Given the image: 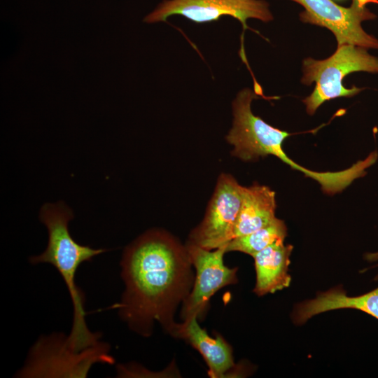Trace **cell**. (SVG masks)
Segmentation results:
<instances>
[{"instance_id":"obj_1","label":"cell","mask_w":378,"mask_h":378,"mask_svg":"<svg viewBox=\"0 0 378 378\" xmlns=\"http://www.w3.org/2000/svg\"><path fill=\"white\" fill-rule=\"evenodd\" d=\"M120 265L125 290L117 308L122 319L143 336H150L154 321L171 334L175 309L195 280L186 245L165 230L151 229L126 247Z\"/></svg>"},{"instance_id":"obj_2","label":"cell","mask_w":378,"mask_h":378,"mask_svg":"<svg viewBox=\"0 0 378 378\" xmlns=\"http://www.w3.org/2000/svg\"><path fill=\"white\" fill-rule=\"evenodd\" d=\"M40 220L46 226L48 241L41 254L32 256V264L49 263L59 272L68 288L74 306V321L68 344L80 352L99 344V333L91 332L85 321L84 296L76 284V274L84 262L105 252L77 243L71 236L68 224L74 218L73 213L62 201L45 204L41 209Z\"/></svg>"},{"instance_id":"obj_3","label":"cell","mask_w":378,"mask_h":378,"mask_svg":"<svg viewBox=\"0 0 378 378\" xmlns=\"http://www.w3.org/2000/svg\"><path fill=\"white\" fill-rule=\"evenodd\" d=\"M368 49L350 44L337 46L328 58L316 60L310 57L302 62V83H316L310 95L302 100L309 115H313L326 101L341 97H351L363 88L342 85L344 78L356 71L378 74V57L368 52Z\"/></svg>"},{"instance_id":"obj_4","label":"cell","mask_w":378,"mask_h":378,"mask_svg":"<svg viewBox=\"0 0 378 378\" xmlns=\"http://www.w3.org/2000/svg\"><path fill=\"white\" fill-rule=\"evenodd\" d=\"M259 98L255 91L246 88L238 92L232 102V127L225 137L233 146L232 155L244 162L274 155L305 176H313L314 171L297 164L283 150V142L290 134L271 126L253 113L251 102Z\"/></svg>"},{"instance_id":"obj_5","label":"cell","mask_w":378,"mask_h":378,"mask_svg":"<svg viewBox=\"0 0 378 378\" xmlns=\"http://www.w3.org/2000/svg\"><path fill=\"white\" fill-rule=\"evenodd\" d=\"M105 344L76 352L67 343L66 337L57 335L41 337L32 347L20 377H85L96 363L113 364Z\"/></svg>"},{"instance_id":"obj_6","label":"cell","mask_w":378,"mask_h":378,"mask_svg":"<svg viewBox=\"0 0 378 378\" xmlns=\"http://www.w3.org/2000/svg\"><path fill=\"white\" fill-rule=\"evenodd\" d=\"M304 10L300 14L302 22L326 27L335 35L337 46L350 44L366 49H378V39L365 31L361 23L374 20L376 15L367 4L378 0H352L349 7L338 5L334 0H291Z\"/></svg>"},{"instance_id":"obj_7","label":"cell","mask_w":378,"mask_h":378,"mask_svg":"<svg viewBox=\"0 0 378 378\" xmlns=\"http://www.w3.org/2000/svg\"><path fill=\"white\" fill-rule=\"evenodd\" d=\"M243 189L232 175L221 173L204 217L190 232L188 242L208 250L227 246L233 239Z\"/></svg>"},{"instance_id":"obj_8","label":"cell","mask_w":378,"mask_h":378,"mask_svg":"<svg viewBox=\"0 0 378 378\" xmlns=\"http://www.w3.org/2000/svg\"><path fill=\"white\" fill-rule=\"evenodd\" d=\"M174 15L195 23L211 22L223 16H231L241 22L243 32L249 29L246 24L249 18L264 22L273 20L269 4L264 0H163L144 18V22H166Z\"/></svg>"},{"instance_id":"obj_9","label":"cell","mask_w":378,"mask_h":378,"mask_svg":"<svg viewBox=\"0 0 378 378\" xmlns=\"http://www.w3.org/2000/svg\"><path fill=\"white\" fill-rule=\"evenodd\" d=\"M186 246L196 274L192 290L183 302L181 316L183 321L193 316H201L211 296L220 288L237 282V268L224 264L226 246L208 250L187 242Z\"/></svg>"},{"instance_id":"obj_10","label":"cell","mask_w":378,"mask_h":378,"mask_svg":"<svg viewBox=\"0 0 378 378\" xmlns=\"http://www.w3.org/2000/svg\"><path fill=\"white\" fill-rule=\"evenodd\" d=\"M171 335L183 339L200 352L209 367L210 377H227L237 371L231 346L220 335L214 337L209 336L199 326L197 316L176 323Z\"/></svg>"},{"instance_id":"obj_11","label":"cell","mask_w":378,"mask_h":378,"mask_svg":"<svg viewBox=\"0 0 378 378\" xmlns=\"http://www.w3.org/2000/svg\"><path fill=\"white\" fill-rule=\"evenodd\" d=\"M354 309L378 320V287L357 296H349L340 287L320 292L316 298L298 303L292 313L296 325H302L312 317L332 310Z\"/></svg>"},{"instance_id":"obj_12","label":"cell","mask_w":378,"mask_h":378,"mask_svg":"<svg viewBox=\"0 0 378 378\" xmlns=\"http://www.w3.org/2000/svg\"><path fill=\"white\" fill-rule=\"evenodd\" d=\"M293 246L277 241L252 256L256 274L253 292L258 296L273 293L289 286L290 257Z\"/></svg>"},{"instance_id":"obj_13","label":"cell","mask_w":378,"mask_h":378,"mask_svg":"<svg viewBox=\"0 0 378 378\" xmlns=\"http://www.w3.org/2000/svg\"><path fill=\"white\" fill-rule=\"evenodd\" d=\"M275 192L266 186L244 187L241 204L233 239L253 232L270 224L275 217Z\"/></svg>"},{"instance_id":"obj_14","label":"cell","mask_w":378,"mask_h":378,"mask_svg":"<svg viewBox=\"0 0 378 378\" xmlns=\"http://www.w3.org/2000/svg\"><path fill=\"white\" fill-rule=\"evenodd\" d=\"M287 234L285 223L275 218L267 225L250 234L232 239L226 252L239 251L251 256L277 241H284Z\"/></svg>"},{"instance_id":"obj_15","label":"cell","mask_w":378,"mask_h":378,"mask_svg":"<svg viewBox=\"0 0 378 378\" xmlns=\"http://www.w3.org/2000/svg\"><path fill=\"white\" fill-rule=\"evenodd\" d=\"M364 259L371 263L377 262V264L372 265L370 268L378 267V250L373 252L365 253Z\"/></svg>"},{"instance_id":"obj_16","label":"cell","mask_w":378,"mask_h":378,"mask_svg":"<svg viewBox=\"0 0 378 378\" xmlns=\"http://www.w3.org/2000/svg\"><path fill=\"white\" fill-rule=\"evenodd\" d=\"M334 1H344V0H334Z\"/></svg>"}]
</instances>
